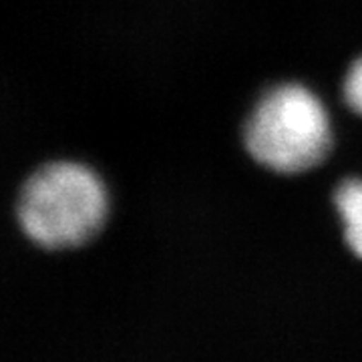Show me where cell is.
Listing matches in <instances>:
<instances>
[{
  "label": "cell",
  "instance_id": "obj_4",
  "mask_svg": "<svg viewBox=\"0 0 362 362\" xmlns=\"http://www.w3.org/2000/svg\"><path fill=\"white\" fill-rule=\"evenodd\" d=\"M342 93H344L346 105L356 115L362 117V57L350 65L349 73L344 77Z\"/></svg>",
  "mask_w": 362,
  "mask_h": 362
},
{
  "label": "cell",
  "instance_id": "obj_2",
  "mask_svg": "<svg viewBox=\"0 0 362 362\" xmlns=\"http://www.w3.org/2000/svg\"><path fill=\"white\" fill-rule=\"evenodd\" d=\"M250 157L268 171L298 175L318 168L332 149V119L322 99L300 83L259 97L244 127Z\"/></svg>",
  "mask_w": 362,
  "mask_h": 362
},
{
  "label": "cell",
  "instance_id": "obj_1",
  "mask_svg": "<svg viewBox=\"0 0 362 362\" xmlns=\"http://www.w3.org/2000/svg\"><path fill=\"white\" fill-rule=\"evenodd\" d=\"M21 232L42 250L61 252L89 244L109 218V192L101 175L81 161L57 159L37 168L14 202Z\"/></svg>",
  "mask_w": 362,
  "mask_h": 362
},
{
  "label": "cell",
  "instance_id": "obj_3",
  "mask_svg": "<svg viewBox=\"0 0 362 362\" xmlns=\"http://www.w3.org/2000/svg\"><path fill=\"white\" fill-rule=\"evenodd\" d=\"M334 207L350 252L362 259V177L342 181L334 192Z\"/></svg>",
  "mask_w": 362,
  "mask_h": 362
}]
</instances>
